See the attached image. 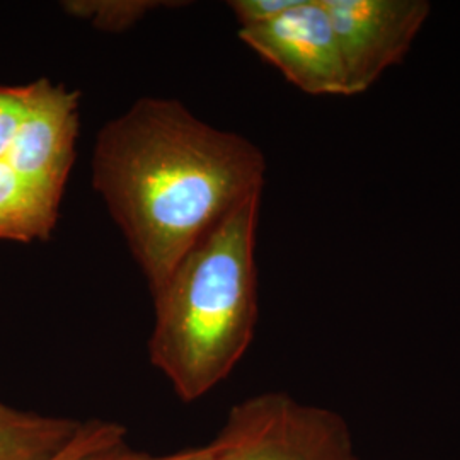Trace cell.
<instances>
[{
  "mask_svg": "<svg viewBox=\"0 0 460 460\" xmlns=\"http://www.w3.org/2000/svg\"><path fill=\"white\" fill-rule=\"evenodd\" d=\"M348 79V94H362L404 60L431 13L427 0H323Z\"/></svg>",
  "mask_w": 460,
  "mask_h": 460,
  "instance_id": "4",
  "label": "cell"
},
{
  "mask_svg": "<svg viewBox=\"0 0 460 460\" xmlns=\"http://www.w3.org/2000/svg\"><path fill=\"white\" fill-rule=\"evenodd\" d=\"M261 197L193 247L154 294L150 362L184 402L208 394L243 358L258 319L254 261Z\"/></svg>",
  "mask_w": 460,
  "mask_h": 460,
  "instance_id": "2",
  "label": "cell"
},
{
  "mask_svg": "<svg viewBox=\"0 0 460 460\" xmlns=\"http://www.w3.org/2000/svg\"><path fill=\"white\" fill-rule=\"evenodd\" d=\"M298 0H234L229 2L230 9L237 17L241 28L264 24L285 14L296 7Z\"/></svg>",
  "mask_w": 460,
  "mask_h": 460,
  "instance_id": "10",
  "label": "cell"
},
{
  "mask_svg": "<svg viewBox=\"0 0 460 460\" xmlns=\"http://www.w3.org/2000/svg\"><path fill=\"white\" fill-rule=\"evenodd\" d=\"M239 38L311 96H349L338 38L323 0H298L285 14L239 30Z\"/></svg>",
  "mask_w": 460,
  "mask_h": 460,
  "instance_id": "5",
  "label": "cell"
},
{
  "mask_svg": "<svg viewBox=\"0 0 460 460\" xmlns=\"http://www.w3.org/2000/svg\"><path fill=\"white\" fill-rule=\"evenodd\" d=\"M161 5H176L174 2L157 0H70L62 7L70 16L91 22L108 33H121L132 28L150 11Z\"/></svg>",
  "mask_w": 460,
  "mask_h": 460,
  "instance_id": "8",
  "label": "cell"
},
{
  "mask_svg": "<svg viewBox=\"0 0 460 460\" xmlns=\"http://www.w3.org/2000/svg\"><path fill=\"white\" fill-rule=\"evenodd\" d=\"M60 201L62 197L28 181L9 163H0V239H49Z\"/></svg>",
  "mask_w": 460,
  "mask_h": 460,
  "instance_id": "6",
  "label": "cell"
},
{
  "mask_svg": "<svg viewBox=\"0 0 460 460\" xmlns=\"http://www.w3.org/2000/svg\"><path fill=\"white\" fill-rule=\"evenodd\" d=\"M210 445L214 460H355L336 414L281 393L234 406Z\"/></svg>",
  "mask_w": 460,
  "mask_h": 460,
  "instance_id": "3",
  "label": "cell"
},
{
  "mask_svg": "<svg viewBox=\"0 0 460 460\" xmlns=\"http://www.w3.org/2000/svg\"><path fill=\"white\" fill-rule=\"evenodd\" d=\"M84 460H214V450H212V445L208 444L205 447H195L176 454H169V456H148V454L128 450L123 444L106 448V450H99Z\"/></svg>",
  "mask_w": 460,
  "mask_h": 460,
  "instance_id": "11",
  "label": "cell"
},
{
  "mask_svg": "<svg viewBox=\"0 0 460 460\" xmlns=\"http://www.w3.org/2000/svg\"><path fill=\"white\" fill-rule=\"evenodd\" d=\"M264 176L258 146L207 125L174 99H138L108 121L93 159V184L152 296L205 235L261 197Z\"/></svg>",
  "mask_w": 460,
  "mask_h": 460,
  "instance_id": "1",
  "label": "cell"
},
{
  "mask_svg": "<svg viewBox=\"0 0 460 460\" xmlns=\"http://www.w3.org/2000/svg\"><path fill=\"white\" fill-rule=\"evenodd\" d=\"M83 421L19 412L0 402V460H49L83 428Z\"/></svg>",
  "mask_w": 460,
  "mask_h": 460,
  "instance_id": "7",
  "label": "cell"
},
{
  "mask_svg": "<svg viewBox=\"0 0 460 460\" xmlns=\"http://www.w3.org/2000/svg\"><path fill=\"white\" fill-rule=\"evenodd\" d=\"M127 428L115 421H85L74 440L49 460H84L99 450L125 444Z\"/></svg>",
  "mask_w": 460,
  "mask_h": 460,
  "instance_id": "9",
  "label": "cell"
}]
</instances>
